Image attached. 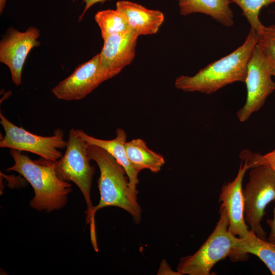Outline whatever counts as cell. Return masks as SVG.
Here are the masks:
<instances>
[{
  "mask_svg": "<svg viewBox=\"0 0 275 275\" xmlns=\"http://www.w3.org/2000/svg\"><path fill=\"white\" fill-rule=\"evenodd\" d=\"M257 44L271 64L275 67V24L263 25L258 32Z\"/></svg>",
  "mask_w": 275,
  "mask_h": 275,
  "instance_id": "cell-20",
  "label": "cell"
},
{
  "mask_svg": "<svg viewBox=\"0 0 275 275\" xmlns=\"http://www.w3.org/2000/svg\"><path fill=\"white\" fill-rule=\"evenodd\" d=\"M0 119L5 133L0 142L1 147L31 152L54 162L63 156L60 150L66 147L67 141L64 139L62 129H56L52 136H43L17 126L1 112Z\"/></svg>",
  "mask_w": 275,
  "mask_h": 275,
  "instance_id": "cell-7",
  "label": "cell"
},
{
  "mask_svg": "<svg viewBox=\"0 0 275 275\" xmlns=\"http://www.w3.org/2000/svg\"><path fill=\"white\" fill-rule=\"evenodd\" d=\"M76 131L84 141L89 144L95 145L104 149L116 159L126 171L131 193L137 197L136 186L139 182L138 177L139 173L133 168L127 156L125 148L127 138L125 131L121 128L117 129L116 138L110 140L94 138L80 129H76Z\"/></svg>",
  "mask_w": 275,
  "mask_h": 275,
  "instance_id": "cell-14",
  "label": "cell"
},
{
  "mask_svg": "<svg viewBox=\"0 0 275 275\" xmlns=\"http://www.w3.org/2000/svg\"><path fill=\"white\" fill-rule=\"evenodd\" d=\"M241 9L243 15L246 17L251 28L258 33L263 26L259 20L261 9L275 2V0H231Z\"/></svg>",
  "mask_w": 275,
  "mask_h": 275,
  "instance_id": "cell-19",
  "label": "cell"
},
{
  "mask_svg": "<svg viewBox=\"0 0 275 275\" xmlns=\"http://www.w3.org/2000/svg\"><path fill=\"white\" fill-rule=\"evenodd\" d=\"M116 9L124 15L129 28L139 36L156 34L164 19L161 11L130 1H118Z\"/></svg>",
  "mask_w": 275,
  "mask_h": 275,
  "instance_id": "cell-13",
  "label": "cell"
},
{
  "mask_svg": "<svg viewBox=\"0 0 275 275\" xmlns=\"http://www.w3.org/2000/svg\"><path fill=\"white\" fill-rule=\"evenodd\" d=\"M10 154L14 164L7 170L20 174L34 189V196L30 202L32 208L39 212H50L65 206L72 185L59 178L55 170L56 161L42 157L33 160L22 151L12 149Z\"/></svg>",
  "mask_w": 275,
  "mask_h": 275,
  "instance_id": "cell-2",
  "label": "cell"
},
{
  "mask_svg": "<svg viewBox=\"0 0 275 275\" xmlns=\"http://www.w3.org/2000/svg\"><path fill=\"white\" fill-rule=\"evenodd\" d=\"M40 30L33 26L24 32L9 27L0 41V62L9 68L11 79L17 86L21 83L24 64L30 51L40 45Z\"/></svg>",
  "mask_w": 275,
  "mask_h": 275,
  "instance_id": "cell-9",
  "label": "cell"
},
{
  "mask_svg": "<svg viewBox=\"0 0 275 275\" xmlns=\"http://www.w3.org/2000/svg\"><path fill=\"white\" fill-rule=\"evenodd\" d=\"M250 169L247 162L240 163L234 179L224 184L219 196V201L226 210L229 219V230L234 236L244 238L251 233L244 217V201L242 192V181L246 171Z\"/></svg>",
  "mask_w": 275,
  "mask_h": 275,
  "instance_id": "cell-12",
  "label": "cell"
},
{
  "mask_svg": "<svg viewBox=\"0 0 275 275\" xmlns=\"http://www.w3.org/2000/svg\"><path fill=\"white\" fill-rule=\"evenodd\" d=\"M100 56L97 54L78 66L71 74L51 90L59 99L70 101L83 99L103 81L99 72Z\"/></svg>",
  "mask_w": 275,
  "mask_h": 275,
  "instance_id": "cell-11",
  "label": "cell"
},
{
  "mask_svg": "<svg viewBox=\"0 0 275 275\" xmlns=\"http://www.w3.org/2000/svg\"><path fill=\"white\" fill-rule=\"evenodd\" d=\"M240 157L247 162L250 169L258 166H266L275 172V156L269 152L264 155L252 153L249 151H243Z\"/></svg>",
  "mask_w": 275,
  "mask_h": 275,
  "instance_id": "cell-21",
  "label": "cell"
},
{
  "mask_svg": "<svg viewBox=\"0 0 275 275\" xmlns=\"http://www.w3.org/2000/svg\"><path fill=\"white\" fill-rule=\"evenodd\" d=\"M246 254L256 255L264 263L272 274L275 275V243L260 238L251 230L248 236L241 238L240 243L233 249L230 257L239 259Z\"/></svg>",
  "mask_w": 275,
  "mask_h": 275,
  "instance_id": "cell-16",
  "label": "cell"
},
{
  "mask_svg": "<svg viewBox=\"0 0 275 275\" xmlns=\"http://www.w3.org/2000/svg\"><path fill=\"white\" fill-rule=\"evenodd\" d=\"M270 153L275 156V149L273 151L270 152Z\"/></svg>",
  "mask_w": 275,
  "mask_h": 275,
  "instance_id": "cell-27",
  "label": "cell"
},
{
  "mask_svg": "<svg viewBox=\"0 0 275 275\" xmlns=\"http://www.w3.org/2000/svg\"><path fill=\"white\" fill-rule=\"evenodd\" d=\"M275 204V200H274ZM267 223L270 227V233L267 239V241L270 242L275 243V204L273 209V217L272 219H268Z\"/></svg>",
  "mask_w": 275,
  "mask_h": 275,
  "instance_id": "cell-23",
  "label": "cell"
},
{
  "mask_svg": "<svg viewBox=\"0 0 275 275\" xmlns=\"http://www.w3.org/2000/svg\"><path fill=\"white\" fill-rule=\"evenodd\" d=\"M125 148L131 164L138 173L143 169L157 173L165 163L163 156L149 149L142 139L126 142Z\"/></svg>",
  "mask_w": 275,
  "mask_h": 275,
  "instance_id": "cell-17",
  "label": "cell"
},
{
  "mask_svg": "<svg viewBox=\"0 0 275 275\" xmlns=\"http://www.w3.org/2000/svg\"><path fill=\"white\" fill-rule=\"evenodd\" d=\"M139 36L129 28L123 33L110 36L104 41L99 53V67L103 82L116 76L131 63L135 57Z\"/></svg>",
  "mask_w": 275,
  "mask_h": 275,
  "instance_id": "cell-10",
  "label": "cell"
},
{
  "mask_svg": "<svg viewBox=\"0 0 275 275\" xmlns=\"http://www.w3.org/2000/svg\"><path fill=\"white\" fill-rule=\"evenodd\" d=\"M104 41L110 36L123 33L129 29L124 15L117 9H107L98 11L95 15Z\"/></svg>",
  "mask_w": 275,
  "mask_h": 275,
  "instance_id": "cell-18",
  "label": "cell"
},
{
  "mask_svg": "<svg viewBox=\"0 0 275 275\" xmlns=\"http://www.w3.org/2000/svg\"><path fill=\"white\" fill-rule=\"evenodd\" d=\"M258 33L251 28L240 46L210 63L193 76L177 77L175 81V87L184 92L210 94L235 82H245L248 62L258 43Z\"/></svg>",
  "mask_w": 275,
  "mask_h": 275,
  "instance_id": "cell-1",
  "label": "cell"
},
{
  "mask_svg": "<svg viewBox=\"0 0 275 275\" xmlns=\"http://www.w3.org/2000/svg\"><path fill=\"white\" fill-rule=\"evenodd\" d=\"M272 65L258 44L248 64L245 83L247 96L245 104L237 112V117L245 122L264 105L267 97L275 90L272 79Z\"/></svg>",
  "mask_w": 275,
  "mask_h": 275,
  "instance_id": "cell-8",
  "label": "cell"
},
{
  "mask_svg": "<svg viewBox=\"0 0 275 275\" xmlns=\"http://www.w3.org/2000/svg\"><path fill=\"white\" fill-rule=\"evenodd\" d=\"M6 0H0V14L3 12L4 8L6 6Z\"/></svg>",
  "mask_w": 275,
  "mask_h": 275,
  "instance_id": "cell-25",
  "label": "cell"
},
{
  "mask_svg": "<svg viewBox=\"0 0 275 275\" xmlns=\"http://www.w3.org/2000/svg\"><path fill=\"white\" fill-rule=\"evenodd\" d=\"M88 145L77 134L76 129H71L65 152L56 161L55 170L60 179L74 183L80 190L87 204V222L90 223L91 239L95 240V218L93 216L94 206L90 198L95 169L90 163L91 160L87 152Z\"/></svg>",
  "mask_w": 275,
  "mask_h": 275,
  "instance_id": "cell-4",
  "label": "cell"
},
{
  "mask_svg": "<svg viewBox=\"0 0 275 275\" xmlns=\"http://www.w3.org/2000/svg\"><path fill=\"white\" fill-rule=\"evenodd\" d=\"M181 15L201 13L225 26L234 23L233 13L230 7L231 0H178Z\"/></svg>",
  "mask_w": 275,
  "mask_h": 275,
  "instance_id": "cell-15",
  "label": "cell"
},
{
  "mask_svg": "<svg viewBox=\"0 0 275 275\" xmlns=\"http://www.w3.org/2000/svg\"><path fill=\"white\" fill-rule=\"evenodd\" d=\"M87 152L90 159L96 162L100 171L98 186L100 199L98 205L94 206V218L98 210L112 206L127 211L133 221L139 224L141 219L142 209L137 197L131 193L123 167L109 153L96 145L89 144Z\"/></svg>",
  "mask_w": 275,
  "mask_h": 275,
  "instance_id": "cell-3",
  "label": "cell"
},
{
  "mask_svg": "<svg viewBox=\"0 0 275 275\" xmlns=\"http://www.w3.org/2000/svg\"><path fill=\"white\" fill-rule=\"evenodd\" d=\"M219 218L208 239L193 255L181 258L177 267L181 275H209L213 266L230 256L241 238L233 235L229 230V219L222 206Z\"/></svg>",
  "mask_w": 275,
  "mask_h": 275,
  "instance_id": "cell-5",
  "label": "cell"
},
{
  "mask_svg": "<svg viewBox=\"0 0 275 275\" xmlns=\"http://www.w3.org/2000/svg\"><path fill=\"white\" fill-rule=\"evenodd\" d=\"M157 274L181 275L178 271L173 270L165 260L161 262Z\"/></svg>",
  "mask_w": 275,
  "mask_h": 275,
  "instance_id": "cell-22",
  "label": "cell"
},
{
  "mask_svg": "<svg viewBox=\"0 0 275 275\" xmlns=\"http://www.w3.org/2000/svg\"><path fill=\"white\" fill-rule=\"evenodd\" d=\"M252 169L249 182L242 189L245 221L257 236L267 240L261 222L266 206L275 200V172L266 166Z\"/></svg>",
  "mask_w": 275,
  "mask_h": 275,
  "instance_id": "cell-6",
  "label": "cell"
},
{
  "mask_svg": "<svg viewBox=\"0 0 275 275\" xmlns=\"http://www.w3.org/2000/svg\"><path fill=\"white\" fill-rule=\"evenodd\" d=\"M271 65H272V73L273 76H275V67L273 66L272 64Z\"/></svg>",
  "mask_w": 275,
  "mask_h": 275,
  "instance_id": "cell-26",
  "label": "cell"
},
{
  "mask_svg": "<svg viewBox=\"0 0 275 275\" xmlns=\"http://www.w3.org/2000/svg\"><path fill=\"white\" fill-rule=\"evenodd\" d=\"M112 0H83V2L85 3V7L81 14L79 16L78 22L80 21L82 19L86 12L89 10V9L94 4L98 3H103L106 1H111Z\"/></svg>",
  "mask_w": 275,
  "mask_h": 275,
  "instance_id": "cell-24",
  "label": "cell"
}]
</instances>
